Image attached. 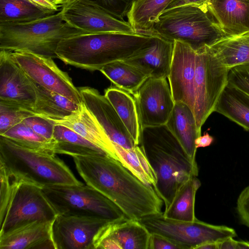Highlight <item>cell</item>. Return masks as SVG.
Listing matches in <instances>:
<instances>
[{
	"label": "cell",
	"mask_w": 249,
	"mask_h": 249,
	"mask_svg": "<svg viewBox=\"0 0 249 249\" xmlns=\"http://www.w3.org/2000/svg\"><path fill=\"white\" fill-rule=\"evenodd\" d=\"M86 184L115 204L129 219L162 213L163 201L154 187L143 182L119 160L106 154L72 156Z\"/></svg>",
	"instance_id": "1"
},
{
	"label": "cell",
	"mask_w": 249,
	"mask_h": 249,
	"mask_svg": "<svg viewBox=\"0 0 249 249\" xmlns=\"http://www.w3.org/2000/svg\"><path fill=\"white\" fill-rule=\"evenodd\" d=\"M139 145L157 177L154 188L165 209L178 188L192 176L197 177V163L191 160L166 124L141 128Z\"/></svg>",
	"instance_id": "2"
},
{
	"label": "cell",
	"mask_w": 249,
	"mask_h": 249,
	"mask_svg": "<svg viewBox=\"0 0 249 249\" xmlns=\"http://www.w3.org/2000/svg\"><path fill=\"white\" fill-rule=\"evenodd\" d=\"M153 33L84 34L65 38L56 50L67 65L89 71H99L111 63L124 61L149 43Z\"/></svg>",
	"instance_id": "3"
},
{
	"label": "cell",
	"mask_w": 249,
	"mask_h": 249,
	"mask_svg": "<svg viewBox=\"0 0 249 249\" xmlns=\"http://www.w3.org/2000/svg\"><path fill=\"white\" fill-rule=\"evenodd\" d=\"M0 236L36 221H53L57 213L42 188L17 178L0 175Z\"/></svg>",
	"instance_id": "4"
},
{
	"label": "cell",
	"mask_w": 249,
	"mask_h": 249,
	"mask_svg": "<svg viewBox=\"0 0 249 249\" xmlns=\"http://www.w3.org/2000/svg\"><path fill=\"white\" fill-rule=\"evenodd\" d=\"M0 164L18 178L42 188L83 184L54 153L27 148L1 135Z\"/></svg>",
	"instance_id": "5"
},
{
	"label": "cell",
	"mask_w": 249,
	"mask_h": 249,
	"mask_svg": "<svg viewBox=\"0 0 249 249\" xmlns=\"http://www.w3.org/2000/svg\"><path fill=\"white\" fill-rule=\"evenodd\" d=\"M84 34L86 33L66 23L60 10L32 21L0 23V50L56 58V50L61 40Z\"/></svg>",
	"instance_id": "6"
},
{
	"label": "cell",
	"mask_w": 249,
	"mask_h": 249,
	"mask_svg": "<svg viewBox=\"0 0 249 249\" xmlns=\"http://www.w3.org/2000/svg\"><path fill=\"white\" fill-rule=\"evenodd\" d=\"M152 31L172 41L185 43L195 51L226 36L206 2L165 10L154 23Z\"/></svg>",
	"instance_id": "7"
},
{
	"label": "cell",
	"mask_w": 249,
	"mask_h": 249,
	"mask_svg": "<svg viewBox=\"0 0 249 249\" xmlns=\"http://www.w3.org/2000/svg\"><path fill=\"white\" fill-rule=\"evenodd\" d=\"M42 191L58 214L110 222L128 219L112 201L87 184L53 185L43 187Z\"/></svg>",
	"instance_id": "8"
},
{
	"label": "cell",
	"mask_w": 249,
	"mask_h": 249,
	"mask_svg": "<svg viewBox=\"0 0 249 249\" xmlns=\"http://www.w3.org/2000/svg\"><path fill=\"white\" fill-rule=\"evenodd\" d=\"M150 233L162 235L183 249H196L208 242H218L237 236L235 230L223 225L205 223L197 218L193 221L169 219L163 212L144 216L138 220Z\"/></svg>",
	"instance_id": "9"
},
{
	"label": "cell",
	"mask_w": 249,
	"mask_h": 249,
	"mask_svg": "<svg viewBox=\"0 0 249 249\" xmlns=\"http://www.w3.org/2000/svg\"><path fill=\"white\" fill-rule=\"evenodd\" d=\"M196 51L194 114L198 129L214 110L228 83L229 69L206 46Z\"/></svg>",
	"instance_id": "10"
},
{
	"label": "cell",
	"mask_w": 249,
	"mask_h": 249,
	"mask_svg": "<svg viewBox=\"0 0 249 249\" xmlns=\"http://www.w3.org/2000/svg\"><path fill=\"white\" fill-rule=\"evenodd\" d=\"M60 11L66 23L86 34L137 32L128 21L117 18L96 0H71Z\"/></svg>",
	"instance_id": "11"
},
{
	"label": "cell",
	"mask_w": 249,
	"mask_h": 249,
	"mask_svg": "<svg viewBox=\"0 0 249 249\" xmlns=\"http://www.w3.org/2000/svg\"><path fill=\"white\" fill-rule=\"evenodd\" d=\"M12 54L32 81L78 104L83 102L78 88L68 73L58 67L53 58L25 52H12Z\"/></svg>",
	"instance_id": "12"
},
{
	"label": "cell",
	"mask_w": 249,
	"mask_h": 249,
	"mask_svg": "<svg viewBox=\"0 0 249 249\" xmlns=\"http://www.w3.org/2000/svg\"><path fill=\"white\" fill-rule=\"evenodd\" d=\"M133 96L141 128L166 124L175 105L166 79L148 78Z\"/></svg>",
	"instance_id": "13"
},
{
	"label": "cell",
	"mask_w": 249,
	"mask_h": 249,
	"mask_svg": "<svg viewBox=\"0 0 249 249\" xmlns=\"http://www.w3.org/2000/svg\"><path fill=\"white\" fill-rule=\"evenodd\" d=\"M36 101L33 84L14 59L12 52L0 50V102L34 110Z\"/></svg>",
	"instance_id": "14"
},
{
	"label": "cell",
	"mask_w": 249,
	"mask_h": 249,
	"mask_svg": "<svg viewBox=\"0 0 249 249\" xmlns=\"http://www.w3.org/2000/svg\"><path fill=\"white\" fill-rule=\"evenodd\" d=\"M109 222L92 217L57 214L52 231L55 249H93L96 234Z\"/></svg>",
	"instance_id": "15"
},
{
	"label": "cell",
	"mask_w": 249,
	"mask_h": 249,
	"mask_svg": "<svg viewBox=\"0 0 249 249\" xmlns=\"http://www.w3.org/2000/svg\"><path fill=\"white\" fill-rule=\"evenodd\" d=\"M196 51L190 45L175 40L168 80L175 102L186 104L194 113Z\"/></svg>",
	"instance_id": "16"
},
{
	"label": "cell",
	"mask_w": 249,
	"mask_h": 249,
	"mask_svg": "<svg viewBox=\"0 0 249 249\" xmlns=\"http://www.w3.org/2000/svg\"><path fill=\"white\" fill-rule=\"evenodd\" d=\"M83 101L110 141L126 149L137 145L105 95L89 87L78 88Z\"/></svg>",
	"instance_id": "17"
},
{
	"label": "cell",
	"mask_w": 249,
	"mask_h": 249,
	"mask_svg": "<svg viewBox=\"0 0 249 249\" xmlns=\"http://www.w3.org/2000/svg\"><path fill=\"white\" fill-rule=\"evenodd\" d=\"M174 41L153 31L148 44L123 61L136 68L149 78H167L171 68Z\"/></svg>",
	"instance_id": "18"
},
{
	"label": "cell",
	"mask_w": 249,
	"mask_h": 249,
	"mask_svg": "<svg viewBox=\"0 0 249 249\" xmlns=\"http://www.w3.org/2000/svg\"><path fill=\"white\" fill-rule=\"evenodd\" d=\"M150 233L139 221L126 219L109 222L96 234L93 243L106 239L118 249H148Z\"/></svg>",
	"instance_id": "19"
},
{
	"label": "cell",
	"mask_w": 249,
	"mask_h": 249,
	"mask_svg": "<svg viewBox=\"0 0 249 249\" xmlns=\"http://www.w3.org/2000/svg\"><path fill=\"white\" fill-rule=\"evenodd\" d=\"M53 220L31 223L0 236V249H55Z\"/></svg>",
	"instance_id": "20"
},
{
	"label": "cell",
	"mask_w": 249,
	"mask_h": 249,
	"mask_svg": "<svg viewBox=\"0 0 249 249\" xmlns=\"http://www.w3.org/2000/svg\"><path fill=\"white\" fill-rule=\"evenodd\" d=\"M206 4L226 36L249 31V3L241 0H209Z\"/></svg>",
	"instance_id": "21"
},
{
	"label": "cell",
	"mask_w": 249,
	"mask_h": 249,
	"mask_svg": "<svg viewBox=\"0 0 249 249\" xmlns=\"http://www.w3.org/2000/svg\"><path fill=\"white\" fill-rule=\"evenodd\" d=\"M52 120L55 124L65 126L80 135L117 160L112 142L83 101L79 105L77 111L70 116Z\"/></svg>",
	"instance_id": "22"
},
{
	"label": "cell",
	"mask_w": 249,
	"mask_h": 249,
	"mask_svg": "<svg viewBox=\"0 0 249 249\" xmlns=\"http://www.w3.org/2000/svg\"><path fill=\"white\" fill-rule=\"evenodd\" d=\"M166 125L179 142L192 161L196 163L195 141L201 136L193 112L185 103L175 102Z\"/></svg>",
	"instance_id": "23"
},
{
	"label": "cell",
	"mask_w": 249,
	"mask_h": 249,
	"mask_svg": "<svg viewBox=\"0 0 249 249\" xmlns=\"http://www.w3.org/2000/svg\"><path fill=\"white\" fill-rule=\"evenodd\" d=\"M218 112L249 131V95L227 83L215 105Z\"/></svg>",
	"instance_id": "24"
},
{
	"label": "cell",
	"mask_w": 249,
	"mask_h": 249,
	"mask_svg": "<svg viewBox=\"0 0 249 249\" xmlns=\"http://www.w3.org/2000/svg\"><path fill=\"white\" fill-rule=\"evenodd\" d=\"M32 82L36 93L34 110L37 115L51 120H60L70 116L78 109L80 104Z\"/></svg>",
	"instance_id": "25"
},
{
	"label": "cell",
	"mask_w": 249,
	"mask_h": 249,
	"mask_svg": "<svg viewBox=\"0 0 249 249\" xmlns=\"http://www.w3.org/2000/svg\"><path fill=\"white\" fill-rule=\"evenodd\" d=\"M208 47L229 70L249 63V31L238 35L225 36Z\"/></svg>",
	"instance_id": "26"
},
{
	"label": "cell",
	"mask_w": 249,
	"mask_h": 249,
	"mask_svg": "<svg viewBox=\"0 0 249 249\" xmlns=\"http://www.w3.org/2000/svg\"><path fill=\"white\" fill-rule=\"evenodd\" d=\"M53 141V151L56 154H65L71 157L107 155L100 147L62 125L55 124Z\"/></svg>",
	"instance_id": "27"
},
{
	"label": "cell",
	"mask_w": 249,
	"mask_h": 249,
	"mask_svg": "<svg viewBox=\"0 0 249 249\" xmlns=\"http://www.w3.org/2000/svg\"><path fill=\"white\" fill-rule=\"evenodd\" d=\"M105 96L110 102L137 145L141 133L136 104L128 92L111 86L106 89Z\"/></svg>",
	"instance_id": "28"
},
{
	"label": "cell",
	"mask_w": 249,
	"mask_h": 249,
	"mask_svg": "<svg viewBox=\"0 0 249 249\" xmlns=\"http://www.w3.org/2000/svg\"><path fill=\"white\" fill-rule=\"evenodd\" d=\"M201 185L196 176H192L177 190L169 206L163 212L167 218L193 221L196 218L195 213L196 193Z\"/></svg>",
	"instance_id": "29"
},
{
	"label": "cell",
	"mask_w": 249,
	"mask_h": 249,
	"mask_svg": "<svg viewBox=\"0 0 249 249\" xmlns=\"http://www.w3.org/2000/svg\"><path fill=\"white\" fill-rule=\"evenodd\" d=\"M172 0H135L127 14V21L137 32H152L158 18Z\"/></svg>",
	"instance_id": "30"
},
{
	"label": "cell",
	"mask_w": 249,
	"mask_h": 249,
	"mask_svg": "<svg viewBox=\"0 0 249 249\" xmlns=\"http://www.w3.org/2000/svg\"><path fill=\"white\" fill-rule=\"evenodd\" d=\"M115 86L133 95L149 78L123 61L107 64L99 70Z\"/></svg>",
	"instance_id": "31"
},
{
	"label": "cell",
	"mask_w": 249,
	"mask_h": 249,
	"mask_svg": "<svg viewBox=\"0 0 249 249\" xmlns=\"http://www.w3.org/2000/svg\"><path fill=\"white\" fill-rule=\"evenodd\" d=\"M112 143L117 160L143 182L154 187L157 183L156 175L140 146L126 149L117 143Z\"/></svg>",
	"instance_id": "32"
},
{
	"label": "cell",
	"mask_w": 249,
	"mask_h": 249,
	"mask_svg": "<svg viewBox=\"0 0 249 249\" xmlns=\"http://www.w3.org/2000/svg\"><path fill=\"white\" fill-rule=\"evenodd\" d=\"M55 13L30 0H0V23L29 21Z\"/></svg>",
	"instance_id": "33"
},
{
	"label": "cell",
	"mask_w": 249,
	"mask_h": 249,
	"mask_svg": "<svg viewBox=\"0 0 249 249\" xmlns=\"http://www.w3.org/2000/svg\"><path fill=\"white\" fill-rule=\"evenodd\" d=\"M0 135L27 148L53 152V141H48L22 122Z\"/></svg>",
	"instance_id": "34"
},
{
	"label": "cell",
	"mask_w": 249,
	"mask_h": 249,
	"mask_svg": "<svg viewBox=\"0 0 249 249\" xmlns=\"http://www.w3.org/2000/svg\"><path fill=\"white\" fill-rule=\"evenodd\" d=\"M36 114L33 110L0 102V135L25 119Z\"/></svg>",
	"instance_id": "35"
},
{
	"label": "cell",
	"mask_w": 249,
	"mask_h": 249,
	"mask_svg": "<svg viewBox=\"0 0 249 249\" xmlns=\"http://www.w3.org/2000/svg\"><path fill=\"white\" fill-rule=\"evenodd\" d=\"M22 122L48 141H53L55 124L52 120L36 114L25 119Z\"/></svg>",
	"instance_id": "36"
},
{
	"label": "cell",
	"mask_w": 249,
	"mask_h": 249,
	"mask_svg": "<svg viewBox=\"0 0 249 249\" xmlns=\"http://www.w3.org/2000/svg\"><path fill=\"white\" fill-rule=\"evenodd\" d=\"M228 83L249 95V63L230 69Z\"/></svg>",
	"instance_id": "37"
},
{
	"label": "cell",
	"mask_w": 249,
	"mask_h": 249,
	"mask_svg": "<svg viewBox=\"0 0 249 249\" xmlns=\"http://www.w3.org/2000/svg\"><path fill=\"white\" fill-rule=\"evenodd\" d=\"M117 18L124 20L135 0H95Z\"/></svg>",
	"instance_id": "38"
},
{
	"label": "cell",
	"mask_w": 249,
	"mask_h": 249,
	"mask_svg": "<svg viewBox=\"0 0 249 249\" xmlns=\"http://www.w3.org/2000/svg\"><path fill=\"white\" fill-rule=\"evenodd\" d=\"M236 210L241 223L249 228V185L239 194Z\"/></svg>",
	"instance_id": "39"
},
{
	"label": "cell",
	"mask_w": 249,
	"mask_h": 249,
	"mask_svg": "<svg viewBox=\"0 0 249 249\" xmlns=\"http://www.w3.org/2000/svg\"><path fill=\"white\" fill-rule=\"evenodd\" d=\"M148 249H183L169 239L157 233H150Z\"/></svg>",
	"instance_id": "40"
},
{
	"label": "cell",
	"mask_w": 249,
	"mask_h": 249,
	"mask_svg": "<svg viewBox=\"0 0 249 249\" xmlns=\"http://www.w3.org/2000/svg\"><path fill=\"white\" fill-rule=\"evenodd\" d=\"M30 1L38 7L48 11L56 12L61 10L58 9L61 6L54 4L51 0H30Z\"/></svg>",
	"instance_id": "41"
},
{
	"label": "cell",
	"mask_w": 249,
	"mask_h": 249,
	"mask_svg": "<svg viewBox=\"0 0 249 249\" xmlns=\"http://www.w3.org/2000/svg\"><path fill=\"white\" fill-rule=\"evenodd\" d=\"M213 138L208 133H205L203 136H200L195 141L196 148L205 147L210 146L213 142Z\"/></svg>",
	"instance_id": "42"
},
{
	"label": "cell",
	"mask_w": 249,
	"mask_h": 249,
	"mask_svg": "<svg viewBox=\"0 0 249 249\" xmlns=\"http://www.w3.org/2000/svg\"><path fill=\"white\" fill-rule=\"evenodd\" d=\"M209 0H173L165 10L171 9L178 6L192 4H202Z\"/></svg>",
	"instance_id": "43"
},
{
	"label": "cell",
	"mask_w": 249,
	"mask_h": 249,
	"mask_svg": "<svg viewBox=\"0 0 249 249\" xmlns=\"http://www.w3.org/2000/svg\"><path fill=\"white\" fill-rule=\"evenodd\" d=\"M236 240L233 237L224 239L217 243L218 249H236Z\"/></svg>",
	"instance_id": "44"
},
{
	"label": "cell",
	"mask_w": 249,
	"mask_h": 249,
	"mask_svg": "<svg viewBox=\"0 0 249 249\" xmlns=\"http://www.w3.org/2000/svg\"><path fill=\"white\" fill-rule=\"evenodd\" d=\"M218 242H208L197 247L196 249H218Z\"/></svg>",
	"instance_id": "45"
},
{
	"label": "cell",
	"mask_w": 249,
	"mask_h": 249,
	"mask_svg": "<svg viewBox=\"0 0 249 249\" xmlns=\"http://www.w3.org/2000/svg\"><path fill=\"white\" fill-rule=\"evenodd\" d=\"M249 249V242L236 241V249Z\"/></svg>",
	"instance_id": "46"
},
{
	"label": "cell",
	"mask_w": 249,
	"mask_h": 249,
	"mask_svg": "<svg viewBox=\"0 0 249 249\" xmlns=\"http://www.w3.org/2000/svg\"><path fill=\"white\" fill-rule=\"evenodd\" d=\"M53 3L56 5H59L62 7L67 2L70 1V0H51Z\"/></svg>",
	"instance_id": "47"
},
{
	"label": "cell",
	"mask_w": 249,
	"mask_h": 249,
	"mask_svg": "<svg viewBox=\"0 0 249 249\" xmlns=\"http://www.w3.org/2000/svg\"><path fill=\"white\" fill-rule=\"evenodd\" d=\"M243 1H245L246 2H247V3H249V0H241Z\"/></svg>",
	"instance_id": "48"
},
{
	"label": "cell",
	"mask_w": 249,
	"mask_h": 249,
	"mask_svg": "<svg viewBox=\"0 0 249 249\" xmlns=\"http://www.w3.org/2000/svg\"><path fill=\"white\" fill-rule=\"evenodd\" d=\"M71 0H70V1Z\"/></svg>",
	"instance_id": "49"
}]
</instances>
